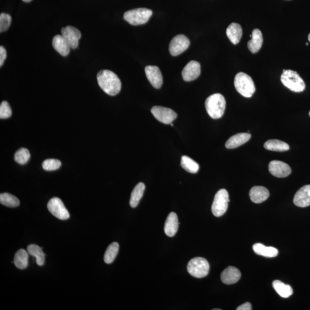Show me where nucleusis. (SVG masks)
<instances>
[{
	"mask_svg": "<svg viewBox=\"0 0 310 310\" xmlns=\"http://www.w3.org/2000/svg\"><path fill=\"white\" fill-rule=\"evenodd\" d=\"M152 15V11L147 9H137L126 12L124 19L133 26L144 25L148 22Z\"/></svg>",
	"mask_w": 310,
	"mask_h": 310,
	"instance_id": "39448f33",
	"label": "nucleus"
},
{
	"mask_svg": "<svg viewBox=\"0 0 310 310\" xmlns=\"http://www.w3.org/2000/svg\"><path fill=\"white\" fill-rule=\"evenodd\" d=\"M263 43V35L258 29H254L252 32V39L248 43V47L253 54L258 53Z\"/></svg>",
	"mask_w": 310,
	"mask_h": 310,
	"instance_id": "412c9836",
	"label": "nucleus"
},
{
	"mask_svg": "<svg viewBox=\"0 0 310 310\" xmlns=\"http://www.w3.org/2000/svg\"><path fill=\"white\" fill-rule=\"evenodd\" d=\"M27 252L31 256L36 257L37 264L39 266H42L45 264V254L44 253L42 248L37 245L31 244L28 246Z\"/></svg>",
	"mask_w": 310,
	"mask_h": 310,
	"instance_id": "cd10ccee",
	"label": "nucleus"
},
{
	"mask_svg": "<svg viewBox=\"0 0 310 310\" xmlns=\"http://www.w3.org/2000/svg\"><path fill=\"white\" fill-rule=\"evenodd\" d=\"M12 23V18L9 14L2 13L0 15V33L9 30Z\"/></svg>",
	"mask_w": 310,
	"mask_h": 310,
	"instance_id": "72a5a7b5",
	"label": "nucleus"
},
{
	"mask_svg": "<svg viewBox=\"0 0 310 310\" xmlns=\"http://www.w3.org/2000/svg\"><path fill=\"white\" fill-rule=\"evenodd\" d=\"M306 45H307V46H308V43H306Z\"/></svg>",
	"mask_w": 310,
	"mask_h": 310,
	"instance_id": "a19ab883",
	"label": "nucleus"
},
{
	"mask_svg": "<svg viewBox=\"0 0 310 310\" xmlns=\"http://www.w3.org/2000/svg\"><path fill=\"white\" fill-rule=\"evenodd\" d=\"M170 125H172V126H174V124H170Z\"/></svg>",
	"mask_w": 310,
	"mask_h": 310,
	"instance_id": "79ce46f5",
	"label": "nucleus"
},
{
	"mask_svg": "<svg viewBox=\"0 0 310 310\" xmlns=\"http://www.w3.org/2000/svg\"><path fill=\"white\" fill-rule=\"evenodd\" d=\"M253 250L254 253L258 255L266 257H275L279 253L276 248L272 247V246H266L260 243L254 244Z\"/></svg>",
	"mask_w": 310,
	"mask_h": 310,
	"instance_id": "5701e85b",
	"label": "nucleus"
},
{
	"mask_svg": "<svg viewBox=\"0 0 310 310\" xmlns=\"http://www.w3.org/2000/svg\"><path fill=\"white\" fill-rule=\"evenodd\" d=\"M207 112L210 117L218 119L223 116L226 108V101L224 97L221 94H214L205 101Z\"/></svg>",
	"mask_w": 310,
	"mask_h": 310,
	"instance_id": "f03ea898",
	"label": "nucleus"
},
{
	"mask_svg": "<svg viewBox=\"0 0 310 310\" xmlns=\"http://www.w3.org/2000/svg\"><path fill=\"white\" fill-rule=\"evenodd\" d=\"M281 81L293 92L300 93L305 89V85L303 79L295 71L284 70L281 76Z\"/></svg>",
	"mask_w": 310,
	"mask_h": 310,
	"instance_id": "20e7f679",
	"label": "nucleus"
},
{
	"mask_svg": "<svg viewBox=\"0 0 310 310\" xmlns=\"http://www.w3.org/2000/svg\"><path fill=\"white\" fill-rule=\"evenodd\" d=\"M308 41H309V42H310V34H309V35H308Z\"/></svg>",
	"mask_w": 310,
	"mask_h": 310,
	"instance_id": "58836bf2",
	"label": "nucleus"
},
{
	"mask_svg": "<svg viewBox=\"0 0 310 310\" xmlns=\"http://www.w3.org/2000/svg\"><path fill=\"white\" fill-rule=\"evenodd\" d=\"M250 138H251V134L248 133H240L234 135L226 141V148L228 149L238 148L248 142Z\"/></svg>",
	"mask_w": 310,
	"mask_h": 310,
	"instance_id": "a211bd4d",
	"label": "nucleus"
},
{
	"mask_svg": "<svg viewBox=\"0 0 310 310\" xmlns=\"http://www.w3.org/2000/svg\"><path fill=\"white\" fill-rule=\"evenodd\" d=\"M229 194L227 190L221 189L214 197L212 206V212L214 216L219 217L223 216L227 211L229 202Z\"/></svg>",
	"mask_w": 310,
	"mask_h": 310,
	"instance_id": "0eeeda50",
	"label": "nucleus"
},
{
	"mask_svg": "<svg viewBox=\"0 0 310 310\" xmlns=\"http://www.w3.org/2000/svg\"><path fill=\"white\" fill-rule=\"evenodd\" d=\"M145 73L150 84L155 89H160L164 79L160 68L155 66H147L145 68Z\"/></svg>",
	"mask_w": 310,
	"mask_h": 310,
	"instance_id": "ddd939ff",
	"label": "nucleus"
},
{
	"mask_svg": "<svg viewBox=\"0 0 310 310\" xmlns=\"http://www.w3.org/2000/svg\"><path fill=\"white\" fill-rule=\"evenodd\" d=\"M119 250V244L116 242H113L107 248L105 255L104 261L106 264L112 263L116 258Z\"/></svg>",
	"mask_w": 310,
	"mask_h": 310,
	"instance_id": "c756f323",
	"label": "nucleus"
},
{
	"mask_svg": "<svg viewBox=\"0 0 310 310\" xmlns=\"http://www.w3.org/2000/svg\"><path fill=\"white\" fill-rule=\"evenodd\" d=\"M181 166L186 172L192 174H196L200 166L197 162L192 160V158L187 156H183L181 159Z\"/></svg>",
	"mask_w": 310,
	"mask_h": 310,
	"instance_id": "c85d7f7f",
	"label": "nucleus"
},
{
	"mask_svg": "<svg viewBox=\"0 0 310 310\" xmlns=\"http://www.w3.org/2000/svg\"><path fill=\"white\" fill-rule=\"evenodd\" d=\"M0 203L9 208H16L20 205L19 199L10 193L0 194Z\"/></svg>",
	"mask_w": 310,
	"mask_h": 310,
	"instance_id": "7c9ffc66",
	"label": "nucleus"
},
{
	"mask_svg": "<svg viewBox=\"0 0 310 310\" xmlns=\"http://www.w3.org/2000/svg\"><path fill=\"white\" fill-rule=\"evenodd\" d=\"M7 58V51L3 46L0 47V66H2Z\"/></svg>",
	"mask_w": 310,
	"mask_h": 310,
	"instance_id": "c9c22d12",
	"label": "nucleus"
},
{
	"mask_svg": "<svg viewBox=\"0 0 310 310\" xmlns=\"http://www.w3.org/2000/svg\"><path fill=\"white\" fill-rule=\"evenodd\" d=\"M210 265L205 258L197 257L191 260L188 265V271L191 275L203 278L208 275Z\"/></svg>",
	"mask_w": 310,
	"mask_h": 310,
	"instance_id": "423d86ee",
	"label": "nucleus"
},
{
	"mask_svg": "<svg viewBox=\"0 0 310 310\" xmlns=\"http://www.w3.org/2000/svg\"><path fill=\"white\" fill-rule=\"evenodd\" d=\"M190 44L189 40L185 35L176 36L170 44L169 51L171 55L176 57L181 54L188 49Z\"/></svg>",
	"mask_w": 310,
	"mask_h": 310,
	"instance_id": "9d476101",
	"label": "nucleus"
},
{
	"mask_svg": "<svg viewBox=\"0 0 310 310\" xmlns=\"http://www.w3.org/2000/svg\"><path fill=\"white\" fill-rule=\"evenodd\" d=\"M269 172L277 178H285L291 173L290 167L285 163L279 161H273L269 165Z\"/></svg>",
	"mask_w": 310,
	"mask_h": 310,
	"instance_id": "f8f14e48",
	"label": "nucleus"
},
{
	"mask_svg": "<svg viewBox=\"0 0 310 310\" xmlns=\"http://www.w3.org/2000/svg\"><path fill=\"white\" fill-rule=\"evenodd\" d=\"M266 149L276 152H284L289 149V146L284 141L279 140H269L265 142L264 145Z\"/></svg>",
	"mask_w": 310,
	"mask_h": 310,
	"instance_id": "bb28decb",
	"label": "nucleus"
},
{
	"mask_svg": "<svg viewBox=\"0 0 310 310\" xmlns=\"http://www.w3.org/2000/svg\"><path fill=\"white\" fill-rule=\"evenodd\" d=\"M226 35L234 45L240 42L242 36V30L241 26L237 23H233L226 30Z\"/></svg>",
	"mask_w": 310,
	"mask_h": 310,
	"instance_id": "4be33fe9",
	"label": "nucleus"
},
{
	"mask_svg": "<svg viewBox=\"0 0 310 310\" xmlns=\"http://www.w3.org/2000/svg\"><path fill=\"white\" fill-rule=\"evenodd\" d=\"M269 196L268 190L263 186H254L250 190V200L255 204H261L267 200Z\"/></svg>",
	"mask_w": 310,
	"mask_h": 310,
	"instance_id": "f3484780",
	"label": "nucleus"
},
{
	"mask_svg": "<svg viewBox=\"0 0 310 310\" xmlns=\"http://www.w3.org/2000/svg\"><path fill=\"white\" fill-rule=\"evenodd\" d=\"M213 310H221L220 308H214Z\"/></svg>",
	"mask_w": 310,
	"mask_h": 310,
	"instance_id": "ea45409f",
	"label": "nucleus"
},
{
	"mask_svg": "<svg viewBox=\"0 0 310 310\" xmlns=\"http://www.w3.org/2000/svg\"><path fill=\"white\" fill-rule=\"evenodd\" d=\"M293 203L300 208L310 206V185L302 187L297 191L293 198Z\"/></svg>",
	"mask_w": 310,
	"mask_h": 310,
	"instance_id": "2eb2a0df",
	"label": "nucleus"
},
{
	"mask_svg": "<svg viewBox=\"0 0 310 310\" xmlns=\"http://www.w3.org/2000/svg\"><path fill=\"white\" fill-rule=\"evenodd\" d=\"M12 116V110L9 102L3 101L0 105V118H9Z\"/></svg>",
	"mask_w": 310,
	"mask_h": 310,
	"instance_id": "f704fd0d",
	"label": "nucleus"
},
{
	"mask_svg": "<svg viewBox=\"0 0 310 310\" xmlns=\"http://www.w3.org/2000/svg\"><path fill=\"white\" fill-rule=\"evenodd\" d=\"M252 309V305L249 302H246V303L238 306L236 308L237 310H251Z\"/></svg>",
	"mask_w": 310,
	"mask_h": 310,
	"instance_id": "e433bc0d",
	"label": "nucleus"
},
{
	"mask_svg": "<svg viewBox=\"0 0 310 310\" xmlns=\"http://www.w3.org/2000/svg\"><path fill=\"white\" fill-rule=\"evenodd\" d=\"M309 116H310V112H309Z\"/></svg>",
	"mask_w": 310,
	"mask_h": 310,
	"instance_id": "37998d69",
	"label": "nucleus"
},
{
	"mask_svg": "<svg viewBox=\"0 0 310 310\" xmlns=\"http://www.w3.org/2000/svg\"><path fill=\"white\" fill-rule=\"evenodd\" d=\"M145 186L143 183H139L132 191L130 199V206L132 208H136L144 194Z\"/></svg>",
	"mask_w": 310,
	"mask_h": 310,
	"instance_id": "b1692460",
	"label": "nucleus"
},
{
	"mask_svg": "<svg viewBox=\"0 0 310 310\" xmlns=\"http://www.w3.org/2000/svg\"><path fill=\"white\" fill-rule=\"evenodd\" d=\"M14 264L18 268L24 269L29 265V253L25 249H20L16 253Z\"/></svg>",
	"mask_w": 310,
	"mask_h": 310,
	"instance_id": "393cba45",
	"label": "nucleus"
},
{
	"mask_svg": "<svg viewBox=\"0 0 310 310\" xmlns=\"http://www.w3.org/2000/svg\"><path fill=\"white\" fill-rule=\"evenodd\" d=\"M99 87L107 94L116 95L121 89V82L117 75L110 70H101L97 74Z\"/></svg>",
	"mask_w": 310,
	"mask_h": 310,
	"instance_id": "f257e3e1",
	"label": "nucleus"
},
{
	"mask_svg": "<svg viewBox=\"0 0 310 310\" xmlns=\"http://www.w3.org/2000/svg\"><path fill=\"white\" fill-rule=\"evenodd\" d=\"M47 208L54 216L61 220H66L70 218V214L63 202L57 197L51 199L48 203Z\"/></svg>",
	"mask_w": 310,
	"mask_h": 310,
	"instance_id": "6e6552de",
	"label": "nucleus"
},
{
	"mask_svg": "<svg viewBox=\"0 0 310 310\" xmlns=\"http://www.w3.org/2000/svg\"><path fill=\"white\" fill-rule=\"evenodd\" d=\"M151 113L157 120L165 124H172L178 116L172 109L159 106H153L151 109Z\"/></svg>",
	"mask_w": 310,
	"mask_h": 310,
	"instance_id": "1a4fd4ad",
	"label": "nucleus"
},
{
	"mask_svg": "<svg viewBox=\"0 0 310 310\" xmlns=\"http://www.w3.org/2000/svg\"><path fill=\"white\" fill-rule=\"evenodd\" d=\"M23 1L25 3H30L33 1V0H23Z\"/></svg>",
	"mask_w": 310,
	"mask_h": 310,
	"instance_id": "4c0bfd02",
	"label": "nucleus"
},
{
	"mask_svg": "<svg viewBox=\"0 0 310 310\" xmlns=\"http://www.w3.org/2000/svg\"><path fill=\"white\" fill-rule=\"evenodd\" d=\"M62 165L60 161L58 160H54V159H49L44 161L42 164L43 169L46 171H54L57 170L61 168Z\"/></svg>",
	"mask_w": 310,
	"mask_h": 310,
	"instance_id": "473e14b6",
	"label": "nucleus"
},
{
	"mask_svg": "<svg viewBox=\"0 0 310 310\" xmlns=\"http://www.w3.org/2000/svg\"><path fill=\"white\" fill-rule=\"evenodd\" d=\"M62 35L68 43L71 49H75L78 46L79 39L81 38V33L76 28L67 26L61 30Z\"/></svg>",
	"mask_w": 310,
	"mask_h": 310,
	"instance_id": "9b49d317",
	"label": "nucleus"
},
{
	"mask_svg": "<svg viewBox=\"0 0 310 310\" xmlns=\"http://www.w3.org/2000/svg\"><path fill=\"white\" fill-rule=\"evenodd\" d=\"M53 46L54 49L63 57H66L70 52L71 48L62 35H57L53 39Z\"/></svg>",
	"mask_w": 310,
	"mask_h": 310,
	"instance_id": "aec40b11",
	"label": "nucleus"
},
{
	"mask_svg": "<svg viewBox=\"0 0 310 310\" xmlns=\"http://www.w3.org/2000/svg\"><path fill=\"white\" fill-rule=\"evenodd\" d=\"M180 224L177 214L174 212L171 213L165 222V232L166 235L170 237L176 235Z\"/></svg>",
	"mask_w": 310,
	"mask_h": 310,
	"instance_id": "6ab92c4d",
	"label": "nucleus"
},
{
	"mask_svg": "<svg viewBox=\"0 0 310 310\" xmlns=\"http://www.w3.org/2000/svg\"><path fill=\"white\" fill-rule=\"evenodd\" d=\"M31 154L26 148L19 149L15 154V161L19 165H25L30 160Z\"/></svg>",
	"mask_w": 310,
	"mask_h": 310,
	"instance_id": "2f4dec72",
	"label": "nucleus"
},
{
	"mask_svg": "<svg viewBox=\"0 0 310 310\" xmlns=\"http://www.w3.org/2000/svg\"><path fill=\"white\" fill-rule=\"evenodd\" d=\"M201 74V65L197 61H190L182 72L183 78L186 82L195 80Z\"/></svg>",
	"mask_w": 310,
	"mask_h": 310,
	"instance_id": "4468645a",
	"label": "nucleus"
},
{
	"mask_svg": "<svg viewBox=\"0 0 310 310\" xmlns=\"http://www.w3.org/2000/svg\"><path fill=\"white\" fill-rule=\"evenodd\" d=\"M234 83L236 90L242 96L250 98L255 92L256 87L253 79L248 74L242 72L238 73Z\"/></svg>",
	"mask_w": 310,
	"mask_h": 310,
	"instance_id": "7ed1b4c3",
	"label": "nucleus"
},
{
	"mask_svg": "<svg viewBox=\"0 0 310 310\" xmlns=\"http://www.w3.org/2000/svg\"><path fill=\"white\" fill-rule=\"evenodd\" d=\"M273 287L279 295L283 298H288L293 293V289L291 286L285 284L280 280L273 281Z\"/></svg>",
	"mask_w": 310,
	"mask_h": 310,
	"instance_id": "a878e982",
	"label": "nucleus"
},
{
	"mask_svg": "<svg viewBox=\"0 0 310 310\" xmlns=\"http://www.w3.org/2000/svg\"><path fill=\"white\" fill-rule=\"evenodd\" d=\"M241 274L239 269L229 266L222 272L221 279L222 283L230 285L236 283L240 279Z\"/></svg>",
	"mask_w": 310,
	"mask_h": 310,
	"instance_id": "dca6fc26",
	"label": "nucleus"
}]
</instances>
